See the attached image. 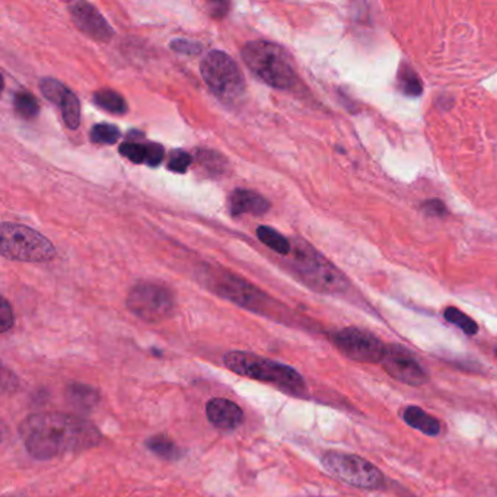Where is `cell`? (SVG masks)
Instances as JSON below:
<instances>
[{
    "label": "cell",
    "instance_id": "21",
    "mask_svg": "<svg viewBox=\"0 0 497 497\" xmlns=\"http://www.w3.org/2000/svg\"><path fill=\"white\" fill-rule=\"evenodd\" d=\"M60 110L64 124L72 130H76L80 126V103L72 91H69L68 95L64 96L60 104Z\"/></svg>",
    "mask_w": 497,
    "mask_h": 497
},
{
    "label": "cell",
    "instance_id": "9",
    "mask_svg": "<svg viewBox=\"0 0 497 497\" xmlns=\"http://www.w3.org/2000/svg\"><path fill=\"white\" fill-rule=\"evenodd\" d=\"M322 466L331 475L359 489H378L384 483L383 473L357 455L331 451L322 457Z\"/></svg>",
    "mask_w": 497,
    "mask_h": 497
},
{
    "label": "cell",
    "instance_id": "13",
    "mask_svg": "<svg viewBox=\"0 0 497 497\" xmlns=\"http://www.w3.org/2000/svg\"><path fill=\"white\" fill-rule=\"evenodd\" d=\"M207 420L221 430H234L244 422V413L237 403L226 399H213L206 407Z\"/></svg>",
    "mask_w": 497,
    "mask_h": 497
},
{
    "label": "cell",
    "instance_id": "23",
    "mask_svg": "<svg viewBox=\"0 0 497 497\" xmlns=\"http://www.w3.org/2000/svg\"><path fill=\"white\" fill-rule=\"evenodd\" d=\"M147 448L165 459H177L181 457L179 448L168 436L151 438L147 440Z\"/></svg>",
    "mask_w": 497,
    "mask_h": 497
},
{
    "label": "cell",
    "instance_id": "11",
    "mask_svg": "<svg viewBox=\"0 0 497 497\" xmlns=\"http://www.w3.org/2000/svg\"><path fill=\"white\" fill-rule=\"evenodd\" d=\"M384 369L396 380L407 385H423L427 383V375L419 362L400 347H387L383 359Z\"/></svg>",
    "mask_w": 497,
    "mask_h": 497
},
{
    "label": "cell",
    "instance_id": "30",
    "mask_svg": "<svg viewBox=\"0 0 497 497\" xmlns=\"http://www.w3.org/2000/svg\"><path fill=\"white\" fill-rule=\"evenodd\" d=\"M13 311H12V306L5 299H2V306H0V331L2 333H6V331H9L13 325Z\"/></svg>",
    "mask_w": 497,
    "mask_h": 497
},
{
    "label": "cell",
    "instance_id": "28",
    "mask_svg": "<svg viewBox=\"0 0 497 497\" xmlns=\"http://www.w3.org/2000/svg\"><path fill=\"white\" fill-rule=\"evenodd\" d=\"M191 155L184 152V151H172L170 154V158H168V168L174 172H178V174H184L187 172L188 167L191 165Z\"/></svg>",
    "mask_w": 497,
    "mask_h": 497
},
{
    "label": "cell",
    "instance_id": "25",
    "mask_svg": "<svg viewBox=\"0 0 497 497\" xmlns=\"http://www.w3.org/2000/svg\"><path fill=\"white\" fill-rule=\"evenodd\" d=\"M40 91L48 99V101H52L57 105L61 104L64 96L69 92V89L66 88L60 80L53 79V77H44L40 82Z\"/></svg>",
    "mask_w": 497,
    "mask_h": 497
},
{
    "label": "cell",
    "instance_id": "1",
    "mask_svg": "<svg viewBox=\"0 0 497 497\" xmlns=\"http://www.w3.org/2000/svg\"><path fill=\"white\" fill-rule=\"evenodd\" d=\"M20 433L28 454L36 459L89 450L101 442L95 424L66 413L31 414L22 422Z\"/></svg>",
    "mask_w": 497,
    "mask_h": 497
},
{
    "label": "cell",
    "instance_id": "27",
    "mask_svg": "<svg viewBox=\"0 0 497 497\" xmlns=\"http://www.w3.org/2000/svg\"><path fill=\"white\" fill-rule=\"evenodd\" d=\"M197 159L200 161L203 167L212 172V174H223L225 168V158L221 156L219 154L213 151H198L197 152Z\"/></svg>",
    "mask_w": 497,
    "mask_h": 497
},
{
    "label": "cell",
    "instance_id": "32",
    "mask_svg": "<svg viewBox=\"0 0 497 497\" xmlns=\"http://www.w3.org/2000/svg\"><path fill=\"white\" fill-rule=\"evenodd\" d=\"M228 3H222V2H212L209 3V13L213 16V18H222V16L226 15L228 12Z\"/></svg>",
    "mask_w": 497,
    "mask_h": 497
},
{
    "label": "cell",
    "instance_id": "14",
    "mask_svg": "<svg viewBox=\"0 0 497 497\" xmlns=\"http://www.w3.org/2000/svg\"><path fill=\"white\" fill-rule=\"evenodd\" d=\"M228 207L232 216H241V214L245 213L261 216V214H266L269 212L270 202L255 191L238 188L234 193H230L228 198Z\"/></svg>",
    "mask_w": 497,
    "mask_h": 497
},
{
    "label": "cell",
    "instance_id": "10",
    "mask_svg": "<svg viewBox=\"0 0 497 497\" xmlns=\"http://www.w3.org/2000/svg\"><path fill=\"white\" fill-rule=\"evenodd\" d=\"M333 343L349 359L362 363L383 362L387 347L378 337L360 328H343L333 334Z\"/></svg>",
    "mask_w": 497,
    "mask_h": 497
},
{
    "label": "cell",
    "instance_id": "29",
    "mask_svg": "<svg viewBox=\"0 0 497 497\" xmlns=\"http://www.w3.org/2000/svg\"><path fill=\"white\" fill-rule=\"evenodd\" d=\"M171 50L179 53V54H187V56H197L202 53V44L190 41V40H174L171 41Z\"/></svg>",
    "mask_w": 497,
    "mask_h": 497
},
{
    "label": "cell",
    "instance_id": "5",
    "mask_svg": "<svg viewBox=\"0 0 497 497\" xmlns=\"http://www.w3.org/2000/svg\"><path fill=\"white\" fill-rule=\"evenodd\" d=\"M200 72L213 92L225 105L235 107L245 95V79L237 61L225 52L213 50L202 60Z\"/></svg>",
    "mask_w": 497,
    "mask_h": 497
},
{
    "label": "cell",
    "instance_id": "15",
    "mask_svg": "<svg viewBox=\"0 0 497 497\" xmlns=\"http://www.w3.org/2000/svg\"><path fill=\"white\" fill-rule=\"evenodd\" d=\"M120 154L135 163H146L149 167H158L163 161V147L158 143H140L127 140L120 144Z\"/></svg>",
    "mask_w": 497,
    "mask_h": 497
},
{
    "label": "cell",
    "instance_id": "3",
    "mask_svg": "<svg viewBox=\"0 0 497 497\" xmlns=\"http://www.w3.org/2000/svg\"><path fill=\"white\" fill-rule=\"evenodd\" d=\"M292 270L302 283L318 293H343L349 280L324 255L306 244L299 242L292 248Z\"/></svg>",
    "mask_w": 497,
    "mask_h": 497
},
{
    "label": "cell",
    "instance_id": "19",
    "mask_svg": "<svg viewBox=\"0 0 497 497\" xmlns=\"http://www.w3.org/2000/svg\"><path fill=\"white\" fill-rule=\"evenodd\" d=\"M13 107L16 114L24 120L36 119L40 112V104L37 98L28 91H21L13 96Z\"/></svg>",
    "mask_w": 497,
    "mask_h": 497
},
{
    "label": "cell",
    "instance_id": "12",
    "mask_svg": "<svg viewBox=\"0 0 497 497\" xmlns=\"http://www.w3.org/2000/svg\"><path fill=\"white\" fill-rule=\"evenodd\" d=\"M69 12L76 27L99 43H108L114 37V29L105 21L99 10L87 2H75L69 6Z\"/></svg>",
    "mask_w": 497,
    "mask_h": 497
},
{
    "label": "cell",
    "instance_id": "31",
    "mask_svg": "<svg viewBox=\"0 0 497 497\" xmlns=\"http://www.w3.org/2000/svg\"><path fill=\"white\" fill-rule=\"evenodd\" d=\"M423 209L427 214H432V216H436V218H442L445 216L446 213H448V210H446V206L443 205V202L438 200V198H433V200H429L423 205Z\"/></svg>",
    "mask_w": 497,
    "mask_h": 497
},
{
    "label": "cell",
    "instance_id": "33",
    "mask_svg": "<svg viewBox=\"0 0 497 497\" xmlns=\"http://www.w3.org/2000/svg\"><path fill=\"white\" fill-rule=\"evenodd\" d=\"M496 353H497V350H496Z\"/></svg>",
    "mask_w": 497,
    "mask_h": 497
},
{
    "label": "cell",
    "instance_id": "2",
    "mask_svg": "<svg viewBox=\"0 0 497 497\" xmlns=\"http://www.w3.org/2000/svg\"><path fill=\"white\" fill-rule=\"evenodd\" d=\"M241 56L264 84L276 89H290L296 82V72L290 56L283 47L270 41H251L242 48Z\"/></svg>",
    "mask_w": 497,
    "mask_h": 497
},
{
    "label": "cell",
    "instance_id": "18",
    "mask_svg": "<svg viewBox=\"0 0 497 497\" xmlns=\"http://www.w3.org/2000/svg\"><path fill=\"white\" fill-rule=\"evenodd\" d=\"M257 237L264 245H267L270 250L280 255H289L292 253V245L289 239L270 226H258Z\"/></svg>",
    "mask_w": 497,
    "mask_h": 497
},
{
    "label": "cell",
    "instance_id": "8",
    "mask_svg": "<svg viewBox=\"0 0 497 497\" xmlns=\"http://www.w3.org/2000/svg\"><path fill=\"white\" fill-rule=\"evenodd\" d=\"M127 308L146 322H161L172 316L175 301L168 288L152 281H139L128 292Z\"/></svg>",
    "mask_w": 497,
    "mask_h": 497
},
{
    "label": "cell",
    "instance_id": "24",
    "mask_svg": "<svg viewBox=\"0 0 497 497\" xmlns=\"http://www.w3.org/2000/svg\"><path fill=\"white\" fill-rule=\"evenodd\" d=\"M445 318L446 321H450L451 324L457 325L458 328H461L463 333L468 334V336H473V334H477V331H478V325L477 322L470 318L467 313H463L461 312L459 309L454 308V306H450V308H446L445 309Z\"/></svg>",
    "mask_w": 497,
    "mask_h": 497
},
{
    "label": "cell",
    "instance_id": "20",
    "mask_svg": "<svg viewBox=\"0 0 497 497\" xmlns=\"http://www.w3.org/2000/svg\"><path fill=\"white\" fill-rule=\"evenodd\" d=\"M69 401L82 410H89L98 403V392L87 385L75 384L68 388Z\"/></svg>",
    "mask_w": 497,
    "mask_h": 497
},
{
    "label": "cell",
    "instance_id": "26",
    "mask_svg": "<svg viewBox=\"0 0 497 497\" xmlns=\"http://www.w3.org/2000/svg\"><path fill=\"white\" fill-rule=\"evenodd\" d=\"M120 136H121V133H120L119 127L114 124L101 123V124L94 126L91 130V140L94 143L114 144V143H117Z\"/></svg>",
    "mask_w": 497,
    "mask_h": 497
},
{
    "label": "cell",
    "instance_id": "16",
    "mask_svg": "<svg viewBox=\"0 0 497 497\" xmlns=\"http://www.w3.org/2000/svg\"><path fill=\"white\" fill-rule=\"evenodd\" d=\"M403 417L408 426L420 430L424 435L438 436L440 433V423L420 407H407Z\"/></svg>",
    "mask_w": 497,
    "mask_h": 497
},
{
    "label": "cell",
    "instance_id": "17",
    "mask_svg": "<svg viewBox=\"0 0 497 497\" xmlns=\"http://www.w3.org/2000/svg\"><path fill=\"white\" fill-rule=\"evenodd\" d=\"M94 103L107 112L123 115L127 112V103L121 94L112 89H101L94 94Z\"/></svg>",
    "mask_w": 497,
    "mask_h": 497
},
{
    "label": "cell",
    "instance_id": "22",
    "mask_svg": "<svg viewBox=\"0 0 497 497\" xmlns=\"http://www.w3.org/2000/svg\"><path fill=\"white\" fill-rule=\"evenodd\" d=\"M399 87L401 92L408 96H419L423 91V85L419 75L411 68H408V66H403L399 73Z\"/></svg>",
    "mask_w": 497,
    "mask_h": 497
},
{
    "label": "cell",
    "instance_id": "7",
    "mask_svg": "<svg viewBox=\"0 0 497 497\" xmlns=\"http://www.w3.org/2000/svg\"><path fill=\"white\" fill-rule=\"evenodd\" d=\"M203 283L223 299H228L250 311L269 313L272 309L270 296L248 283L246 280L226 272L225 269H206Z\"/></svg>",
    "mask_w": 497,
    "mask_h": 497
},
{
    "label": "cell",
    "instance_id": "4",
    "mask_svg": "<svg viewBox=\"0 0 497 497\" xmlns=\"http://www.w3.org/2000/svg\"><path fill=\"white\" fill-rule=\"evenodd\" d=\"M225 366L241 376L267 383L292 392L305 390V380L288 364L261 357L250 352H229L223 357Z\"/></svg>",
    "mask_w": 497,
    "mask_h": 497
},
{
    "label": "cell",
    "instance_id": "6",
    "mask_svg": "<svg viewBox=\"0 0 497 497\" xmlns=\"http://www.w3.org/2000/svg\"><path fill=\"white\" fill-rule=\"evenodd\" d=\"M0 254L13 261L45 262L56 257V248L34 229L3 222L0 226Z\"/></svg>",
    "mask_w": 497,
    "mask_h": 497
}]
</instances>
